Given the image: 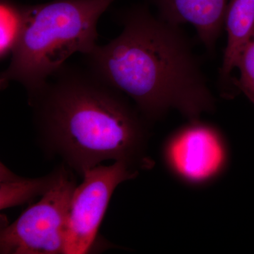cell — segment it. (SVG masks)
Listing matches in <instances>:
<instances>
[{
	"instance_id": "6da1fadb",
	"label": "cell",
	"mask_w": 254,
	"mask_h": 254,
	"mask_svg": "<svg viewBox=\"0 0 254 254\" xmlns=\"http://www.w3.org/2000/svg\"><path fill=\"white\" fill-rule=\"evenodd\" d=\"M28 101L47 153L81 177L105 160L152 166L145 119L89 68L64 65Z\"/></svg>"
},
{
	"instance_id": "7a4b0ae2",
	"label": "cell",
	"mask_w": 254,
	"mask_h": 254,
	"mask_svg": "<svg viewBox=\"0 0 254 254\" xmlns=\"http://www.w3.org/2000/svg\"><path fill=\"white\" fill-rule=\"evenodd\" d=\"M121 18L120 36L86 55L92 72L131 98L145 120H158L170 110L190 120L213 111V95L180 26L144 6Z\"/></svg>"
},
{
	"instance_id": "3957f363",
	"label": "cell",
	"mask_w": 254,
	"mask_h": 254,
	"mask_svg": "<svg viewBox=\"0 0 254 254\" xmlns=\"http://www.w3.org/2000/svg\"><path fill=\"white\" fill-rule=\"evenodd\" d=\"M115 0H54L24 6V28L0 86L21 83L28 98L38 93L66 60L98 46L97 26Z\"/></svg>"
},
{
	"instance_id": "277c9868",
	"label": "cell",
	"mask_w": 254,
	"mask_h": 254,
	"mask_svg": "<svg viewBox=\"0 0 254 254\" xmlns=\"http://www.w3.org/2000/svg\"><path fill=\"white\" fill-rule=\"evenodd\" d=\"M76 185L64 164L51 190L0 233L1 254H64L70 205Z\"/></svg>"
},
{
	"instance_id": "5b68a950",
	"label": "cell",
	"mask_w": 254,
	"mask_h": 254,
	"mask_svg": "<svg viewBox=\"0 0 254 254\" xmlns=\"http://www.w3.org/2000/svg\"><path fill=\"white\" fill-rule=\"evenodd\" d=\"M162 156L174 177L193 187L216 180L230 161L228 145L222 132L199 119L190 120L170 134L164 143Z\"/></svg>"
},
{
	"instance_id": "8992f818",
	"label": "cell",
	"mask_w": 254,
	"mask_h": 254,
	"mask_svg": "<svg viewBox=\"0 0 254 254\" xmlns=\"http://www.w3.org/2000/svg\"><path fill=\"white\" fill-rule=\"evenodd\" d=\"M138 170L122 161L98 165L83 175L73 191L64 254H83L91 250L102 220L117 187L138 175Z\"/></svg>"
},
{
	"instance_id": "52a82bcc",
	"label": "cell",
	"mask_w": 254,
	"mask_h": 254,
	"mask_svg": "<svg viewBox=\"0 0 254 254\" xmlns=\"http://www.w3.org/2000/svg\"><path fill=\"white\" fill-rule=\"evenodd\" d=\"M158 17L174 26L192 25L200 42L213 49L225 28L230 0H151Z\"/></svg>"
},
{
	"instance_id": "ba28073f",
	"label": "cell",
	"mask_w": 254,
	"mask_h": 254,
	"mask_svg": "<svg viewBox=\"0 0 254 254\" xmlns=\"http://www.w3.org/2000/svg\"><path fill=\"white\" fill-rule=\"evenodd\" d=\"M227 41L221 73L228 77L236 68L237 60L246 42L254 29V0H230L225 15Z\"/></svg>"
},
{
	"instance_id": "9c48e42d",
	"label": "cell",
	"mask_w": 254,
	"mask_h": 254,
	"mask_svg": "<svg viewBox=\"0 0 254 254\" xmlns=\"http://www.w3.org/2000/svg\"><path fill=\"white\" fill-rule=\"evenodd\" d=\"M62 165L54 172L40 178L17 176L1 163L0 168V209L25 204L51 190L59 178Z\"/></svg>"
},
{
	"instance_id": "30bf717a",
	"label": "cell",
	"mask_w": 254,
	"mask_h": 254,
	"mask_svg": "<svg viewBox=\"0 0 254 254\" xmlns=\"http://www.w3.org/2000/svg\"><path fill=\"white\" fill-rule=\"evenodd\" d=\"M24 6L11 0L0 3V58L12 55L21 39L24 28Z\"/></svg>"
},
{
	"instance_id": "8fae6325",
	"label": "cell",
	"mask_w": 254,
	"mask_h": 254,
	"mask_svg": "<svg viewBox=\"0 0 254 254\" xmlns=\"http://www.w3.org/2000/svg\"><path fill=\"white\" fill-rule=\"evenodd\" d=\"M236 68L240 76L235 85L254 105V29L241 51Z\"/></svg>"
}]
</instances>
